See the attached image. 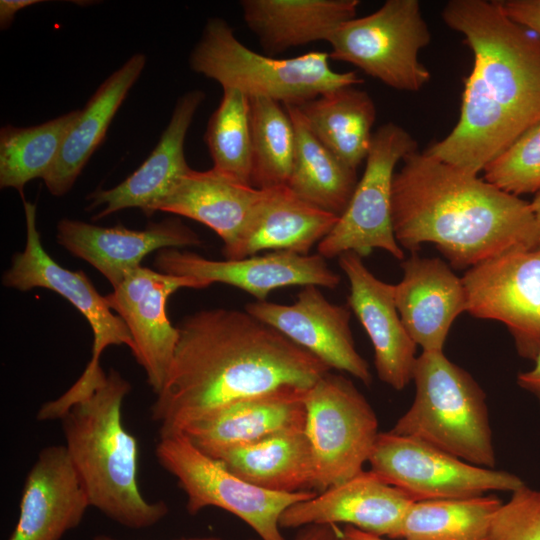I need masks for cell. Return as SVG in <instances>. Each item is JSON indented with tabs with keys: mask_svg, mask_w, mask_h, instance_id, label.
I'll list each match as a JSON object with an SVG mask.
<instances>
[{
	"mask_svg": "<svg viewBox=\"0 0 540 540\" xmlns=\"http://www.w3.org/2000/svg\"><path fill=\"white\" fill-rule=\"evenodd\" d=\"M146 64L136 53L114 71L88 100L68 132L59 156L43 178L49 192L65 195L74 185L88 160L100 146L119 107Z\"/></svg>",
	"mask_w": 540,
	"mask_h": 540,
	"instance_id": "4316f807",
	"label": "cell"
},
{
	"mask_svg": "<svg viewBox=\"0 0 540 540\" xmlns=\"http://www.w3.org/2000/svg\"><path fill=\"white\" fill-rule=\"evenodd\" d=\"M166 382L151 405L160 437L235 401L282 387L308 389L330 368L246 310L185 317Z\"/></svg>",
	"mask_w": 540,
	"mask_h": 540,
	"instance_id": "6da1fadb",
	"label": "cell"
},
{
	"mask_svg": "<svg viewBox=\"0 0 540 540\" xmlns=\"http://www.w3.org/2000/svg\"><path fill=\"white\" fill-rule=\"evenodd\" d=\"M80 114L73 110L47 122L0 129V187L14 188L24 198L25 185L43 179L55 164L64 140Z\"/></svg>",
	"mask_w": 540,
	"mask_h": 540,
	"instance_id": "4dcf8cb0",
	"label": "cell"
},
{
	"mask_svg": "<svg viewBox=\"0 0 540 540\" xmlns=\"http://www.w3.org/2000/svg\"><path fill=\"white\" fill-rule=\"evenodd\" d=\"M339 540H386L381 536L362 531L351 525H347L342 531H340ZM408 540V539H404Z\"/></svg>",
	"mask_w": 540,
	"mask_h": 540,
	"instance_id": "60d3db41",
	"label": "cell"
},
{
	"mask_svg": "<svg viewBox=\"0 0 540 540\" xmlns=\"http://www.w3.org/2000/svg\"><path fill=\"white\" fill-rule=\"evenodd\" d=\"M501 505L494 495L416 501L406 513L399 538L486 540Z\"/></svg>",
	"mask_w": 540,
	"mask_h": 540,
	"instance_id": "1f68e13d",
	"label": "cell"
},
{
	"mask_svg": "<svg viewBox=\"0 0 540 540\" xmlns=\"http://www.w3.org/2000/svg\"><path fill=\"white\" fill-rule=\"evenodd\" d=\"M392 181L395 238L412 254L432 243L467 270L517 248L540 245L530 202L424 151L407 154Z\"/></svg>",
	"mask_w": 540,
	"mask_h": 540,
	"instance_id": "7a4b0ae2",
	"label": "cell"
},
{
	"mask_svg": "<svg viewBox=\"0 0 540 540\" xmlns=\"http://www.w3.org/2000/svg\"><path fill=\"white\" fill-rule=\"evenodd\" d=\"M26 220V245L13 255L10 268L4 273L6 287L27 291L41 287L67 299L88 321L93 333L92 357L79 379L60 397L43 405L49 420H60L77 403L91 396L107 378L100 365L103 351L112 345L134 344L124 321L114 314L105 296L98 293L82 271L60 266L42 246L36 224V205L22 198Z\"/></svg>",
	"mask_w": 540,
	"mask_h": 540,
	"instance_id": "52a82bcc",
	"label": "cell"
},
{
	"mask_svg": "<svg viewBox=\"0 0 540 540\" xmlns=\"http://www.w3.org/2000/svg\"><path fill=\"white\" fill-rule=\"evenodd\" d=\"M263 192L213 168L191 169L158 205L157 211L206 225L222 239L226 257L242 238Z\"/></svg>",
	"mask_w": 540,
	"mask_h": 540,
	"instance_id": "cb8c5ba5",
	"label": "cell"
},
{
	"mask_svg": "<svg viewBox=\"0 0 540 540\" xmlns=\"http://www.w3.org/2000/svg\"><path fill=\"white\" fill-rule=\"evenodd\" d=\"M212 458L239 478L269 491L297 493L315 487L312 453L304 431L235 446Z\"/></svg>",
	"mask_w": 540,
	"mask_h": 540,
	"instance_id": "83f0119b",
	"label": "cell"
},
{
	"mask_svg": "<svg viewBox=\"0 0 540 540\" xmlns=\"http://www.w3.org/2000/svg\"><path fill=\"white\" fill-rule=\"evenodd\" d=\"M314 483L319 493L363 471L377 439V416L352 381L330 372L304 395Z\"/></svg>",
	"mask_w": 540,
	"mask_h": 540,
	"instance_id": "30bf717a",
	"label": "cell"
},
{
	"mask_svg": "<svg viewBox=\"0 0 540 540\" xmlns=\"http://www.w3.org/2000/svg\"><path fill=\"white\" fill-rule=\"evenodd\" d=\"M329 59V53L323 51L283 59L257 53L236 38L224 19L214 17L207 20L189 64L194 72L215 80L223 89L299 106L363 82L354 71H334Z\"/></svg>",
	"mask_w": 540,
	"mask_h": 540,
	"instance_id": "8992f818",
	"label": "cell"
},
{
	"mask_svg": "<svg viewBox=\"0 0 540 540\" xmlns=\"http://www.w3.org/2000/svg\"><path fill=\"white\" fill-rule=\"evenodd\" d=\"M505 14L540 36V0H498Z\"/></svg>",
	"mask_w": 540,
	"mask_h": 540,
	"instance_id": "8d00e7d4",
	"label": "cell"
},
{
	"mask_svg": "<svg viewBox=\"0 0 540 540\" xmlns=\"http://www.w3.org/2000/svg\"><path fill=\"white\" fill-rule=\"evenodd\" d=\"M486 540H540V491L526 485L513 491L494 515Z\"/></svg>",
	"mask_w": 540,
	"mask_h": 540,
	"instance_id": "d590c367",
	"label": "cell"
},
{
	"mask_svg": "<svg viewBox=\"0 0 540 540\" xmlns=\"http://www.w3.org/2000/svg\"><path fill=\"white\" fill-rule=\"evenodd\" d=\"M56 237L72 255L98 270L113 289L139 268L144 257L153 251L202 244L196 232L173 218L149 223L143 230L62 219L58 222Z\"/></svg>",
	"mask_w": 540,
	"mask_h": 540,
	"instance_id": "ac0fdd59",
	"label": "cell"
},
{
	"mask_svg": "<svg viewBox=\"0 0 540 540\" xmlns=\"http://www.w3.org/2000/svg\"><path fill=\"white\" fill-rule=\"evenodd\" d=\"M415 396L391 432L410 436L470 464L494 468L486 394L465 369L443 351H423L416 359Z\"/></svg>",
	"mask_w": 540,
	"mask_h": 540,
	"instance_id": "5b68a950",
	"label": "cell"
},
{
	"mask_svg": "<svg viewBox=\"0 0 540 540\" xmlns=\"http://www.w3.org/2000/svg\"><path fill=\"white\" fill-rule=\"evenodd\" d=\"M154 265L166 274L192 277L208 285L223 283L237 287L256 301H265L277 288L313 285L333 289L340 283V275L331 270L318 253L272 251L219 261L180 249H163L157 252Z\"/></svg>",
	"mask_w": 540,
	"mask_h": 540,
	"instance_id": "9a60e30c",
	"label": "cell"
},
{
	"mask_svg": "<svg viewBox=\"0 0 540 540\" xmlns=\"http://www.w3.org/2000/svg\"><path fill=\"white\" fill-rule=\"evenodd\" d=\"M245 310L330 369L347 372L365 385L371 384L369 364L355 347L350 308L331 303L317 286L303 287L291 305L255 301L247 304Z\"/></svg>",
	"mask_w": 540,
	"mask_h": 540,
	"instance_id": "2e32d148",
	"label": "cell"
},
{
	"mask_svg": "<svg viewBox=\"0 0 540 540\" xmlns=\"http://www.w3.org/2000/svg\"><path fill=\"white\" fill-rule=\"evenodd\" d=\"M441 16L465 37L486 95L519 137L540 122V36L509 18L498 0H450Z\"/></svg>",
	"mask_w": 540,
	"mask_h": 540,
	"instance_id": "277c9868",
	"label": "cell"
},
{
	"mask_svg": "<svg viewBox=\"0 0 540 540\" xmlns=\"http://www.w3.org/2000/svg\"><path fill=\"white\" fill-rule=\"evenodd\" d=\"M204 141L214 170L251 185L250 99L245 94L223 89L220 103L208 121Z\"/></svg>",
	"mask_w": 540,
	"mask_h": 540,
	"instance_id": "836d02e7",
	"label": "cell"
},
{
	"mask_svg": "<svg viewBox=\"0 0 540 540\" xmlns=\"http://www.w3.org/2000/svg\"><path fill=\"white\" fill-rule=\"evenodd\" d=\"M530 204L536 219L538 237L540 241V190L535 194Z\"/></svg>",
	"mask_w": 540,
	"mask_h": 540,
	"instance_id": "b9f144b4",
	"label": "cell"
},
{
	"mask_svg": "<svg viewBox=\"0 0 540 540\" xmlns=\"http://www.w3.org/2000/svg\"><path fill=\"white\" fill-rule=\"evenodd\" d=\"M461 278L466 312L502 322L518 355L534 362L540 353V245L489 258Z\"/></svg>",
	"mask_w": 540,
	"mask_h": 540,
	"instance_id": "4fadbf2b",
	"label": "cell"
},
{
	"mask_svg": "<svg viewBox=\"0 0 540 540\" xmlns=\"http://www.w3.org/2000/svg\"><path fill=\"white\" fill-rule=\"evenodd\" d=\"M208 286L192 277L140 266L105 296L110 308L126 324L134 344L132 354L156 394L166 382L179 339V330L167 315L168 298L180 288Z\"/></svg>",
	"mask_w": 540,
	"mask_h": 540,
	"instance_id": "5bb4252c",
	"label": "cell"
},
{
	"mask_svg": "<svg viewBox=\"0 0 540 540\" xmlns=\"http://www.w3.org/2000/svg\"><path fill=\"white\" fill-rule=\"evenodd\" d=\"M90 507L65 445L41 449L22 490L19 516L7 540H61Z\"/></svg>",
	"mask_w": 540,
	"mask_h": 540,
	"instance_id": "ffe728a7",
	"label": "cell"
},
{
	"mask_svg": "<svg viewBox=\"0 0 540 540\" xmlns=\"http://www.w3.org/2000/svg\"><path fill=\"white\" fill-rule=\"evenodd\" d=\"M338 263L350 285L348 307L372 343L379 379L397 391L403 390L413 378L417 345L397 310L395 285L373 275L355 252L341 254Z\"/></svg>",
	"mask_w": 540,
	"mask_h": 540,
	"instance_id": "d6986e66",
	"label": "cell"
},
{
	"mask_svg": "<svg viewBox=\"0 0 540 540\" xmlns=\"http://www.w3.org/2000/svg\"><path fill=\"white\" fill-rule=\"evenodd\" d=\"M340 530L335 524L306 525L294 540H339Z\"/></svg>",
	"mask_w": 540,
	"mask_h": 540,
	"instance_id": "74e56055",
	"label": "cell"
},
{
	"mask_svg": "<svg viewBox=\"0 0 540 540\" xmlns=\"http://www.w3.org/2000/svg\"><path fill=\"white\" fill-rule=\"evenodd\" d=\"M202 90L185 92L176 102L170 121L147 159L124 181L110 189H96L87 200L89 209L103 206L93 220L127 208H139L147 216L172 192L191 170L184 143L194 115L205 99Z\"/></svg>",
	"mask_w": 540,
	"mask_h": 540,
	"instance_id": "44dd1931",
	"label": "cell"
},
{
	"mask_svg": "<svg viewBox=\"0 0 540 540\" xmlns=\"http://www.w3.org/2000/svg\"><path fill=\"white\" fill-rule=\"evenodd\" d=\"M41 0H1L0 1V28L6 30L12 24L16 13L28 6L42 3Z\"/></svg>",
	"mask_w": 540,
	"mask_h": 540,
	"instance_id": "f35d334b",
	"label": "cell"
},
{
	"mask_svg": "<svg viewBox=\"0 0 540 540\" xmlns=\"http://www.w3.org/2000/svg\"><path fill=\"white\" fill-rule=\"evenodd\" d=\"M306 390L282 387L235 401L190 424L180 434L214 457L226 449L276 434L304 431Z\"/></svg>",
	"mask_w": 540,
	"mask_h": 540,
	"instance_id": "603a6c76",
	"label": "cell"
},
{
	"mask_svg": "<svg viewBox=\"0 0 540 540\" xmlns=\"http://www.w3.org/2000/svg\"><path fill=\"white\" fill-rule=\"evenodd\" d=\"M483 179L519 196L540 190V122L484 169Z\"/></svg>",
	"mask_w": 540,
	"mask_h": 540,
	"instance_id": "e575fe53",
	"label": "cell"
},
{
	"mask_svg": "<svg viewBox=\"0 0 540 540\" xmlns=\"http://www.w3.org/2000/svg\"><path fill=\"white\" fill-rule=\"evenodd\" d=\"M312 133L346 166L356 170L372 143L376 107L370 95L348 86L298 106Z\"/></svg>",
	"mask_w": 540,
	"mask_h": 540,
	"instance_id": "f1b7e54d",
	"label": "cell"
},
{
	"mask_svg": "<svg viewBox=\"0 0 540 540\" xmlns=\"http://www.w3.org/2000/svg\"><path fill=\"white\" fill-rule=\"evenodd\" d=\"M92 540H119V539H115L106 535H97ZM178 540H222V539L218 537H193V538H183V539H178Z\"/></svg>",
	"mask_w": 540,
	"mask_h": 540,
	"instance_id": "7bdbcfd3",
	"label": "cell"
},
{
	"mask_svg": "<svg viewBox=\"0 0 540 540\" xmlns=\"http://www.w3.org/2000/svg\"><path fill=\"white\" fill-rule=\"evenodd\" d=\"M295 128V153L287 186L299 198L340 216L358 179L310 130L296 105H284Z\"/></svg>",
	"mask_w": 540,
	"mask_h": 540,
	"instance_id": "f546056e",
	"label": "cell"
},
{
	"mask_svg": "<svg viewBox=\"0 0 540 540\" xmlns=\"http://www.w3.org/2000/svg\"><path fill=\"white\" fill-rule=\"evenodd\" d=\"M415 502L374 472L361 471L349 480L288 507L284 528L345 523L378 536L399 538L403 520Z\"/></svg>",
	"mask_w": 540,
	"mask_h": 540,
	"instance_id": "e0dca14e",
	"label": "cell"
},
{
	"mask_svg": "<svg viewBox=\"0 0 540 540\" xmlns=\"http://www.w3.org/2000/svg\"><path fill=\"white\" fill-rule=\"evenodd\" d=\"M395 303L411 339L423 351H443L454 320L467 309L462 282L442 259L413 253L401 262Z\"/></svg>",
	"mask_w": 540,
	"mask_h": 540,
	"instance_id": "7402d4cb",
	"label": "cell"
},
{
	"mask_svg": "<svg viewBox=\"0 0 540 540\" xmlns=\"http://www.w3.org/2000/svg\"><path fill=\"white\" fill-rule=\"evenodd\" d=\"M417 149V142L396 123L374 132L363 175L347 208L318 244V254L326 259L355 252L363 258L378 248L404 260L393 230L392 181L397 163Z\"/></svg>",
	"mask_w": 540,
	"mask_h": 540,
	"instance_id": "8fae6325",
	"label": "cell"
},
{
	"mask_svg": "<svg viewBox=\"0 0 540 540\" xmlns=\"http://www.w3.org/2000/svg\"><path fill=\"white\" fill-rule=\"evenodd\" d=\"M359 0H242L247 27L268 53L327 41L356 17Z\"/></svg>",
	"mask_w": 540,
	"mask_h": 540,
	"instance_id": "484cf974",
	"label": "cell"
},
{
	"mask_svg": "<svg viewBox=\"0 0 540 540\" xmlns=\"http://www.w3.org/2000/svg\"><path fill=\"white\" fill-rule=\"evenodd\" d=\"M155 456L185 493L189 514L210 506L221 508L247 523L261 540H285L279 524L283 512L318 493H280L250 484L200 451L183 434L160 437Z\"/></svg>",
	"mask_w": 540,
	"mask_h": 540,
	"instance_id": "9c48e42d",
	"label": "cell"
},
{
	"mask_svg": "<svg viewBox=\"0 0 540 540\" xmlns=\"http://www.w3.org/2000/svg\"><path fill=\"white\" fill-rule=\"evenodd\" d=\"M430 41L418 0H387L373 13L342 23L328 40L329 56L391 88L417 92L431 78L418 57Z\"/></svg>",
	"mask_w": 540,
	"mask_h": 540,
	"instance_id": "ba28073f",
	"label": "cell"
},
{
	"mask_svg": "<svg viewBox=\"0 0 540 540\" xmlns=\"http://www.w3.org/2000/svg\"><path fill=\"white\" fill-rule=\"evenodd\" d=\"M370 470L412 500L457 499L490 491L513 492L524 482L516 475L470 464L416 438L379 433L368 460Z\"/></svg>",
	"mask_w": 540,
	"mask_h": 540,
	"instance_id": "7c38bea8",
	"label": "cell"
},
{
	"mask_svg": "<svg viewBox=\"0 0 540 540\" xmlns=\"http://www.w3.org/2000/svg\"><path fill=\"white\" fill-rule=\"evenodd\" d=\"M131 385L111 369L106 381L60 419L65 447L90 506L129 529L155 526L168 512L140 491L139 446L122 421V406Z\"/></svg>",
	"mask_w": 540,
	"mask_h": 540,
	"instance_id": "3957f363",
	"label": "cell"
},
{
	"mask_svg": "<svg viewBox=\"0 0 540 540\" xmlns=\"http://www.w3.org/2000/svg\"><path fill=\"white\" fill-rule=\"evenodd\" d=\"M517 384L523 390L536 397L540 405V353L530 370L518 374Z\"/></svg>",
	"mask_w": 540,
	"mask_h": 540,
	"instance_id": "ab89813d",
	"label": "cell"
},
{
	"mask_svg": "<svg viewBox=\"0 0 540 540\" xmlns=\"http://www.w3.org/2000/svg\"><path fill=\"white\" fill-rule=\"evenodd\" d=\"M250 99L251 185L287 186L295 153V128L285 106L265 97Z\"/></svg>",
	"mask_w": 540,
	"mask_h": 540,
	"instance_id": "d6a6232c",
	"label": "cell"
},
{
	"mask_svg": "<svg viewBox=\"0 0 540 540\" xmlns=\"http://www.w3.org/2000/svg\"><path fill=\"white\" fill-rule=\"evenodd\" d=\"M263 191L242 238L226 259H242L266 250L308 255L339 219L302 200L288 186Z\"/></svg>",
	"mask_w": 540,
	"mask_h": 540,
	"instance_id": "d4e9b609",
	"label": "cell"
}]
</instances>
